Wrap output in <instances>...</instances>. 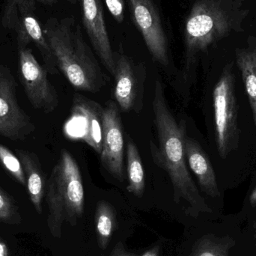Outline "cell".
Wrapping results in <instances>:
<instances>
[{
    "mask_svg": "<svg viewBox=\"0 0 256 256\" xmlns=\"http://www.w3.org/2000/svg\"><path fill=\"white\" fill-rule=\"evenodd\" d=\"M152 106L158 144L150 141V154L154 164L168 174L174 202L182 203L188 214L210 213L212 209L200 195L188 170L184 152L186 124L184 122H178L174 118L168 108L164 86L158 80L155 81Z\"/></svg>",
    "mask_w": 256,
    "mask_h": 256,
    "instance_id": "1",
    "label": "cell"
},
{
    "mask_svg": "<svg viewBox=\"0 0 256 256\" xmlns=\"http://www.w3.org/2000/svg\"><path fill=\"white\" fill-rule=\"evenodd\" d=\"M44 34L57 67L73 87L96 93L105 86L106 76L74 18L51 20L46 24Z\"/></svg>",
    "mask_w": 256,
    "mask_h": 256,
    "instance_id": "2",
    "label": "cell"
},
{
    "mask_svg": "<svg viewBox=\"0 0 256 256\" xmlns=\"http://www.w3.org/2000/svg\"><path fill=\"white\" fill-rule=\"evenodd\" d=\"M46 200L49 208L48 228L54 238H61L63 224L76 226L82 218L85 204L80 170L66 149L62 150L48 179Z\"/></svg>",
    "mask_w": 256,
    "mask_h": 256,
    "instance_id": "3",
    "label": "cell"
},
{
    "mask_svg": "<svg viewBox=\"0 0 256 256\" xmlns=\"http://www.w3.org/2000/svg\"><path fill=\"white\" fill-rule=\"evenodd\" d=\"M234 22L233 12L224 6L221 0L197 1L185 24L186 69L198 52L228 36Z\"/></svg>",
    "mask_w": 256,
    "mask_h": 256,
    "instance_id": "4",
    "label": "cell"
},
{
    "mask_svg": "<svg viewBox=\"0 0 256 256\" xmlns=\"http://www.w3.org/2000/svg\"><path fill=\"white\" fill-rule=\"evenodd\" d=\"M213 104L216 146L220 156L225 159L237 148L239 140L234 75L228 66L215 86Z\"/></svg>",
    "mask_w": 256,
    "mask_h": 256,
    "instance_id": "5",
    "label": "cell"
},
{
    "mask_svg": "<svg viewBox=\"0 0 256 256\" xmlns=\"http://www.w3.org/2000/svg\"><path fill=\"white\" fill-rule=\"evenodd\" d=\"M20 78L32 106L45 114L54 112L60 104L58 94L31 50L20 49Z\"/></svg>",
    "mask_w": 256,
    "mask_h": 256,
    "instance_id": "6",
    "label": "cell"
},
{
    "mask_svg": "<svg viewBox=\"0 0 256 256\" xmlns=\"http://www.w3.org/2000/svg\"><path fill=\"white\" fill-rule=\"evenodd\" d=\"M36 130L30 117L16 100L14 78L0 66V136L13 141H24Z\"/></svg>",
    "mask_w": 256,
    "mask_h": 256,
    "instance_id": "7",
    "label": "cell"
},
{
    "mask_svg": "<svg viewBox=\"0 0 256 256\" xmlns=\"http://www.w3.org/2000/svg\"><path fill=\"white\" fill-rule=\"evenodd\" d=\"M132 19L150 55L162 66L168 64L166 36L154 0H129Z\"/></svg>",
    "mask_w": 256,
    "mask_h": 256,
    "instance_id": "8",
    "label": "cell"
},
{
    "mask_svg": "<svg viewBox=\"0 0 256 256\" xmlns=\"http://www.w3.org/2000/svg\"><path fill=\"white\" fill-rule=\"evenodd\" d=\"M100 156L106 171L120 182H124V132L118 105L112 102L104 108L103 149Z\"/></svg>",
    "mask_w": 256,
    "mask_h": 256,
    "instance_id": "9",
    "label": "cell"
},
{
    "mask_svg": "<svg viewBox=\"0 0 256 256\" xmlns=\"http://www.w3.org/2000/svg\"><path fill=\"white\" fill-rule=\"evenodd\" d=\"M114 96L123 112L140 110L142 106L144 74L127 56L118 52L115 56Z\"/></svg>",
    "mask_w": 256,
    "mask_h": 256,
    "instance_id": "10",
    "label": "cell"
},
{
    "mask_svg": "<svg viewBox=\"0 0 256 256\" xmlns=\"http://www.w3.org/2000/svg\"><path fill=\"white\" fill-rule=\"evenodd\" d=\"M82 1V22L90 42L102 64L112 76H115V55L112 52L106 30L100 0Z\"/></svg>",
    "mask_w": 256,
    "mask_h": 256,
    "instance_id": "11",
    "label": "cell"
},
{
    "mask_svg": "<svg viewBox=\"0 0 256 256\" xmlns=\"http://www.w3.org/2000/svg\"><path fill=\"white\" fill-rule=\"evenodd\" d=\"M72 114V120L82 122L79 138L100 155L103 149L104 108L78 94L74 97Z\"/></svg>",
    "mask_w": 256,
    "mask_h": 256,
    "instance_id": "12",
    "label": "cell"
},
{
    "mask_svg": "<svg viewBox=\"0 0 256 256\" xmlns=\"http://www.w3.org/2000/svg\"><path fill=\"white\" fill-rule=\"evenodd\" d=\"M184 152L186 162L194 173L202 190L212 198L219 197V188L216 173L212 162L200 144L188 136L184 138Z\"/></svg>",
    "mask_w": 256,
    "mask_h": 256,
    "instance_id": "13",
    "label": "cell"
},
{
    "mask_svg": "<svg viewBox=\"0 0 256 256\" xmlns=\"http://www.w3.org/2000/svg\"><path fill=\"white\" fill-rule=\"evenodd\" d=\"M16 154L24 167L30 200L39 215L42 214V201L46 188L45 176L36 154L16 149Z\"/></svg>",
    "mask_w": 256,
    "mask_h": 256,
    "instance_id": "14",
    "label": "cell"
},
{
    "mask_svg": "<svg viewBox=\"0 0 256 256\" xmlns=\"http://www.w3.org/2000/svg\"><path fill=\"white\" fill-rule=\"evenodd\" d=\"M236 60L246 88L256 129V48L237 50Z\"/></svg>",
    "mask_w": 256,
    "mask_h": 256,
    "instance_id": "15",
    "label": "cell"
},
{
    "mask_svg": "<svg viewBox=\"0 0 256 256\" xmlns=\"http://www.w3.org/2000/svg\"><path fill=\"white\" fill-rule=\"evenodd\" d=\"M96 234L98 244L100 249L106 250L116 228V213L112 204L106 201H100L96 206Z\"/></svg>",
    "mask_w": 256,
    "mask_h": 256,
    "instance_id": "16",
    "label": "cell"
},
{
    "mask_svg": "<svg viewBox=\"0 0 256 256\" xmlns=\"http://www.w3.org/2000/svg\"><path fill=\"white\" fill-rule=\"evenodd\" d=\"M127 190L136 196L142 197L146 188V177L141 156L135 143L130 141L127 149Z\"/></svg>",
    "mask_w": 256,
    "mask_h": 256,
    "instance_id": "17",
    "label": "cell"
},
{
    "mask_svg": "<svg viewBox=\"0 0 256 256\" xmlns=\"http://www.w3.org/2000/svg\"><path fill=\"white\" fill-rule=\"evenodd\" d=\"M24 24L26 34L36 43L42 52L45 68L50 74H56L58 73V67L55 57L37 20L33 16H26L24 20Z\"/></svg>",
    "mask_w": 256,
    "mask_h": 256,
    "instance_id": "18",
    "label": "cell"
},
{
    "mask_svg": "<svg viewBox=\"0 0 256 256\" xmlns=\"http://www.w3.org/2000/svg\"><path fill=\"white\" fill-rule=\"evenodd\" d=\"M231 246L226 239L206 236L196 243L190 256H228Z\"/></svg>",
    "mask_w": 256,
    "mask_h": 256,
    "instance_id": "19",
    "label": "cell"
},
{
    "mask_svg": "<svg viewBox=\"0 0 256 256\" xmlns=\"http://www.w3.org/2000/svg\"><path fill=\"white\" fill-rule=\"evenodd\" d=\"M0 161L4 168L22 186H26V178L24 167L19 158L6 146L0 144Z\"/></svg>",
    "mask_w": 256,
    "mask_h": 256,
    "instance_id": "20",
    "label": "cell"
},
{
    "mask_svg": "<svg viewBox=\"0 0 256 256\" xmlns=\"http://www.w3.org/2000/svg\"><path fill=\"white\" fill-rule=\"evenodd\" d=\"M19 208L13 198L0 188V222L10 225L21 222Z\"/></svg>",
    "mask_w": 256,
    "mask_h": 256,
    "instance_id": "21",
    "label": "cell"
},
{
    "mask_svg": "<svg viewBox=\"0 0 256 256\" xmlns=\"http://www.w3.org/2000/svg\"><path fill=\"white\" fill-rule=\"evenodd\" d=\"M108 10L116 21L122 22L124 16V0H105Z\"/></svg>",
    "mask_w": 256,
    "mask_h": 256,
    "instance_id": "22",
    "label": "cell"
},
{
    "mask_svg": "<svg viewBox=\"0 0 256 256\" xmlns=\"http://www.w3.org/2000/svg\"><path fill=\"white\" fill-rule=\"evenodd\" d=\"M160 248L158 246H155L152 249L149 250L147 252H144L142 256H159ZM110 256H137L134 255V254H130L126 249H124V245L122 242H118L115 248L112 250Z\"/></svg>",
    "mask_w": 256,
    "mask_h": 256,
    "instance_id": "23",
    "label": "cell"
},
{
    "mask_svg": "<svg viewBox=\"0 0 256 256\" xmlns=\"http://www.w3.org/2000/svg\"><path fill=\"white\" fill-rule=\"evenodd\" d=\"M0 256H8L7 244L2 238H0Z\"/></svg>",
    "mask_w": 256,
    "mask_h": 256,
    "instance_id": "24",
    "label": "cell"
},
{
    "mask_svg": "<svg viewBox=\"0 0 256 256\" xmlns=\"http://www.w3.org/2000/svg\"><path fill=\"white\" fill-rule=\"evenodd\" d=\"M26 1L30 2H38L43 3V4H50V6H52V4L57 2V0H26Z\"/></svg>",
    "mask_w": 256,
    "mask_h": 256,
    "instance_id": "25",
    "label": "cell"
},
{
    "mask_svg": "<svg viewBox=\"0 0 256 256\" xmlns=\"http://www.w3.org/2000/svg\"><path fill=\"white\" fill-rule=\"evenodd\" d=\"M250 202L252 206H256V188L254 191H252V194L250 196Z\"/></svg>",
    "mask_w": 256,
    "mask_h": 256,
    "instance_id": "26",
    "label": "cell"
}]
</instances>
